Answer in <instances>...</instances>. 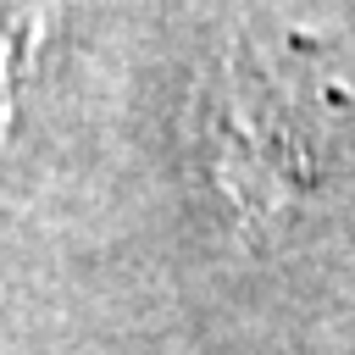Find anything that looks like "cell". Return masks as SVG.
Listing matches in <instances>:
<instances>
[{
	"label": "cell",
	"instance_id": "6da1fadb",
	"mask_svg": "<svg viewBox=\"0 0 355 355\" xmlns=\"http://www.w3.org/2000/svg\"><path fill=\"white\" fill-rule=\"evenodd\" d=\"M344 122V83L322 50L294 39H233L200 94L194 139L211 189L244 239L277 233L283 216L322 183Z\"/></svg>",
	"mask_w": 355,
	"mask_h": 355
}]
</instances>
